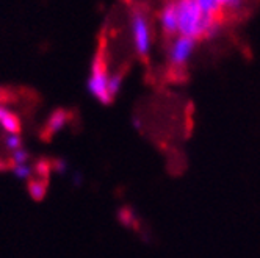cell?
I'll return each instance as SVG.
<instances>
[{"label": "cell", "mask_w": 260, "mask_h": 258, "mask_svg": "<svg viewBox=\"0 0 260 258\" xmlns=\"http://www.w3.org/2000/svg\"><path fill=\"white\" fill-rule=\"evenodd\" d=\"M177 11V33L190 40H198L206 34H215V17L204 13L196 0H176Z\"/></svg>", "instance_id": "7a4b0ae2"}, {"label": "cell", "mask_w": 260, "mask_h": 258, "mask_svg": "<svg viewBox=\"0 0 260 258\" xmlns=\"http://www.w3.org/2000/svg\"><path fill=\"white\" fill-rule=\"evenodd\" d=\"M196 47V41L190 40V38H185V36H176V38L171 41L170 47H168V60L173 66L182 67L185 66L194 52Z\"/></svg>", "instance_id": "8992f818"}, {"label": "cell", "mask_w": 260, "mask_h": 258, "mask_svg": "<svg viewBox=\"0 0 260 258\" xmlns=\"http://www.w3.org/2000/svg\"><path fill=\"white\" fill-rule=\"evenodd\" d=\"M27 155L22 144V119L0 103V171L27 174Z\"/></svg>", "instance_id": "6da1fadb"}, {"label": "cell", "mask_w": 260, "mask_h": 258, "mask_svg": "<svg viewBox=\"0 0 260 258\" xmlns=\"http://www.w3.org/2000/svg\"><path fill=\"white\" fill-rule=\"evenodd\" d=\"M52 160H40L28 166L27 169V181L30 194L36 199H41L49 187V178L52 172Z\"/></svg>", "instance_id": "277c9868"}, {"label": "cell", "mask_w": 260, "mask_h": 258, "mask_svg": "<svg viewBox=\"0 0 260 258\" xmlns=\"http://www.w3.org/2000/svg\"><path fill=\"white\" fill-rule=\"evenodd\" d=\"M88 89L99 102L104 105H108L111 100L108 94V69H107V57L104 50L98 52L91 66V76L88 80Z\"/></svg>", "instance_id": "3957f363"}, {"label": "cell", "mask_w": 260, "mask_h": 258, "mask_svg": "<svg viewBox=\"0 0 260 258\" xmlns=\"http://www.w3.org/2000/svg\"><path fill=\"white\" fill-rule=\"evenodd\" d=\"M241 0H196L199 8L207 16L215 17L222 8H237Z\"/></svg>", "instance_id": "52a82bcc"}, {"label": "cell", "mask_w": 260, "mask_h": 258, "mask_svg": "<svg viewBox=\"0 0 260 258\" xmlns=\"http://www.w3.org/2000/svg\"><path fill=\"white\" fill-rule=\"evenodd\" d=\"M130 31H132V41H134L135 52L140 57H146L152 46V34H151L149 21H147V17L141 11H135L132 14Z\"/></svg>", "instance_id": "5b68a950"}, {"label": "cell", "mask_w": 260, "mask_h": 258, "mask_svg": "<svg viewBox=\"0 0 260 258\" xmlns=\"http://www.w3.org/2000/svg\"><path fill=\"white\" fill-rule=\"evenodd\" d=\"M160 25L166 34L177 33V11L174 2H170L160 13Z\"/></svg>", "instance_id": "ba28073f"}]
</instances>
